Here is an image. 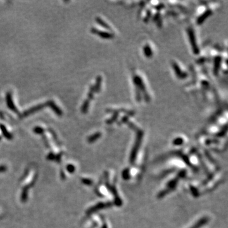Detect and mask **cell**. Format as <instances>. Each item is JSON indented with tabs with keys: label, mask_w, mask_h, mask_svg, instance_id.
I'll return each mask as SVG.
<instances>
[{
	"label": "cell",
	"mask_w": 228,
	"mask_h": 228,
	"mask_svg": "<svg viewBox=\"0 0 228 228\" xmlns=\"http://www.w3.org/2000/svg\"><path fill=\"white\" fill-rule=\"evenodd\" d=\"M135 131H136V137L135 142H134V144L133 145V149H132V150H131L130 157H129V162H130L131 164H134V163L135 162L137 155H138L139 149L140 148L141 142H142V139H143V131H141V129L137 128L135 130Z\"/></svg>",
	"instance_id": "6da1fadb"
},
{
	"label": "cell",
	"mask_w": 228,
	"mask_h": 228,
	"mask_svg": "<svg viewBox=\"0 0 228 228\" xmlns=\"http://www.w3.org/2000/svg\"><path fill=\"white\" fill-rule=\"evenodd\" d=\"M186 174V172L185 170L181 171L179 173L178 175H177L174 179H172L171 181H169V182H168L167 186V188L165 190H163V191H162L160 193H159V194L158 195V197L159 198H162V197H164V196L167 195V194H168L170 192H171L172 191L174 190L176 188V187L177 183H178L179 180L181 178H182V177H184Z\"/></svg>",
	"instance_id": "7a4b0ae2"
},
{
	"label": "cell",
	"mask_w": 228,
	"mask_h": 228,
	"mask_svg": "<svg viewBox=\"0 0 228 228\" xmlns=\"http://www.w3.org/2000/svg\"><path fill=\"white\" fill-rule=\"evenodd\" d=\"M133 81H134V83L136 86V88L138 89L139 90L142 91V92L143 93V94H144V97L145 100L147 101V102H148L150 100V97L147 93V89H146L145 85L143 83L142 79H141L139 76L136 75L133 77Z\"/></svg>",
	"instance_id": "3957f363"
},
{
	"label": "cell",
	"mask_w": 228,
	"mask_h": 228,
	"mask_svg": "<svg viewBox=\"0 0 228 228\" xmlns=\"http://www.w3.org/2000/svg\"><path fill=\"white\" fill-rule=\"evenodd\" d=\"M188 35H189V38H190V41L191 45V47H192L193 53L195 54H198L200 53V50L199 48L197 46V42H196V39H195V36L193 29H188Z\"/></svg>",
	"instance_id": "277c9868"
},
{
	"label": "cell",
	"mask_w": 228,
	"mask_h": 228,
	"mask_svg": "<svg viewBox=\"0 0 228 228\" xmlns=\"http://www.w3.org/2000/svg\"><path fill=\"white\" fill-rule=\"evenodd\" d=\"M107 187H108V190H110V192H112V193L113 195L114 202H115V205H117V206H121V205H122V202L121 199L120 198L119 196H118V195L117 193V191L115 188V187L111 186L108 184H107Z\"/></svg>",
	"instance_id": "5b68a950"
},
{
	"label": "cell",
	"mask_w": 228,
	"mask_h": 228,
	"mask_svg": "<svg viewBox=\"0 0 228 228\" xmlns=\"http://www.w3.org/2000/svg\"><path fill=\"white\" fill-rule=\"evenodd\" d=\"M111 206H112V203H110V202H107V203H99L97 205H96L95 206H94L93 207L91 208L90 209L88 210V213H93L96 211H99V210H102V209H104V208H108V207H110Z\"/></svg>",
	"instance_id": "8992f818"
},
{
	"label": "cell",
	"mask_w": 228,
	"mask_h": 228,
	"mask_svg": "<svg viewBox=\"0 0 228 228\" xmlns=\"http://www.w3.org/2000/svg\"><path fill=\"white\" fill-rule=\"evenodd\" d=\"M91 31L93 34H98L100 38L103 39H111L113 38V34L109 33V32L101 31L95 28H92L91 29Z\"/></svg>",
	"instance_id": "52a82bcc"
},
{
	"label": "cell",
	"mask_w": 228,
	"mask_h": 228,
	"mask_svg": "<svg viewBox=\"0 0 228 228\" xmlns=\"http://www.w3.org/2000/svg\"><path fill=\"white\" fill-rule=\"evenodd\" d=\"M46 105V103H44V104H39V105H38L36 106H34L33 107H32L29 109H28V110L25 111L24 113H23L22 115H21V117H27V115H30V114H32L33 113H35L36 112H38V110H41V109L43 108Z\"/></svg>",
	"instance_id": "ba28073f"
},
{
	"label": "cell",
	"mask_w": 228,
	"mask_h": 228,
	"mask_svg": "<svg viewBox=\"0 0 228 228\" xmlns=\"http://www.w3.org/2000/svg\"><path fill=\"white\" fill-rule=\"evenodd\" d=\"M172 66L174 69L176 74L177 77H178V78H179L180 79H183L186 78L188 75H187L186 72H182V70H181V68L179 67V65H177L175 62H172Z\"/></svg>",
	"instance_id": "9c48e42d"
},
{
	"label": "cell",
	"mask_w": 228,
	"mask_h": 228,
	"mask_svg": "<svg viewBox=\"0 0 228 228\" xmlns=\"http://www.w3.org/2000/svg\"><path fill=\"white\" fill-rule=\"evenodd\" d=\"M7 103L8 108H10V110H12L13 112L19 113V111H18L17 108H16L14 103H13L12 97V93L10 92L7 93Z\"/></svg>",
	"instance_id": "30bf717a"
},
{
	"label": "cell",
	"mask_w": 228,
	"mask_h": 228,
	"mask_svg": "<svg viewBox=\"0 0 228 228\" xmlns=\"http://www.w3.org/2000/svg\"><path fill=\"white\" fill-rule=\"evenodd\" d=\"M212 14V11L211 10V9H207V10H205L202 14L198 18L197 20V24L199 25L202 24V23Z\"/></svg>",
	"instance_id": "8fae6325"
},
{
	"label": "cell",
	"mask_w": 228,
	"mask_h": 228,
	"mask_svg": "<svg viewBox=\"0 0 228 228\" xmlns=\"http://www.w3.org/2000/svg\"><path fill=\"white\" fill-rule=\"evenodd\" d=\"M46 104V106H48L51 108L54 111V112L57 114L58 116H61L62 115V111L57 107V105L54 103L52 100H49V101H48Z\"/></svg>",
	"instance_id": "7c38bea8"
},
{
	"label": "cell",
	"mask_w": 228,
	"mask_h": 228,
	"mask_svg": "<svg viewBox=\"0 0 228 228\" xmlns=\"http://www.w3.org/2000/svg\"><path fill=\"white\" fill-rule=\"evenodd\" d=\"M209 221V218L207 217H203L198 220L195 224L190 228H200L205 226Z\"/></svg>",
	"instance_id": "4fadbf2b"
},
{
	"label": "cell",
	"mask_w": 228,
	"mask_h": 228,
	"mask_svg": "<svg viewBox=\"0 0 228 228\" xmlns=\"http://www.w3.org/2000/svg\"><path fill=\"white\" fill-rule=\"evenodd\" d=\"M221 62H222V58L221 57H217L215 58V66H214L213 72H214V74L216 75L217 74L219 70Z\"/></svg>",
	"instance_id": "5bb4252c"
},
{
	"label": "cell",
	"mask_w": 228,
	"mask_h": 228,
	"mask_svg": "<svg viewBox=\"0 0 228 228\" xmlns=\"http://www.w3.org/2000/svg\"><path fill=\"white\" fill-rule=\"evenodd\" d=\"M102 82V78L101 76H98L96 79V83L94 86V92L96 93H99L100 89H101V84Z\"/></svg>",
	"instance_id": "9a60e30c"
},
{
	"label": "cell",
	"mask_w": 228,
	"mask_h": 228,
	"mask_svg": "<svg viewBox=\"0 0 228 228\" xmlns=\"http://www.w3.org/2000/svg\"><path fill=\"white\" fill-rule=\"evenodd\" d=\"M143 52L146 57L150 58L153 55V52L148 44H146L143 48Z\"/></svg>",
	"instance_id": "2e32d148"
},
{
	"label": "cell",
	"mask_w": 228,
	"mask_h": 228,
	"mask_svg": "<svg viewBox=\"0 0 228 228\" xmlns=\"http://www.w3.org/2000/svg\"><path fill=\"white\" fill-rule=\"evenodd\" d=\"M96 21L98 22V24H99L100 25L102 26L103 27H104L105 29H107L110 30H112L110 25H109L108 24H107V23L105 22L103 19H102L101 18L97 17V18H96Z\"/></svg>",
	"instance_id": "e0dca14e"
},
{
	"label": "cell",
	"mask_w": 228,
	"mask_h": 228,
	"mask_svg": "<svg viewBox=\"0 0 228 228\" xmlns=\"http://www.w3.org/2000/svg\"><path fill=\"white\" fill-rule=\"evenodd\" d=\"M101 133H94V134L91 135V136H89L88 139V141L89 143H93L94 141H97L98 139H99L100 138V136H101Z\"/></svg>",
	"instance_id": "ac0fdd59"
},
{
	"label": "cell",
	"mask_w": 228,
	"mask_h": 228,
	"mask_svg": "<svg viewBox=\"0 0 228 228\" xmlns=\"http://www.w3.org/2000/svg\"><path fill=\"white\" fill-rule=\"evenodd\" d=\"M0 128H1V129L2 132H3V134H4V136L6 137L7 138H8L9 139L12 138V136L8 133V131L6 129V127H4L3 124H0Z\"/></svg>",
	"instance_id": "d6986e66"
},
{
	"label": "cell",
	"mask_w": 228,
	"mask_h": 228,
	"mask_svg": "<svg viewBox=\"0 0 228 228\" xmlns=\"http://www.w3.org/2000/svg\"><path fill=\"white\" fill-rule=\"evenodd\" d=\"M110 110H111L112 111H114V112H114V114H113V117H112L110 118V119H108V120L107 121V124H112V123H113V122H115V121L117 120V118H118V113L117 112H116L115 110H112V109H110Z\"/></svg>",
	"instance_id": "ffe728a7"
},
{
	"label": "cell",
	"mask_w": 228,
	"mask_h": 228,
	"mask_svg": "<svg viewBox=\"0 0 228 228\" xmlns=\"http://www.w3.org/2000/svg\"><path fill=\"white\" fill-rule=\"evenodd\" d=\"M89 101L88 99H86L85 101L83 103V107H82L81 108V111L83 113H86L88 112V108H89Z\"/></svg>",
	"instance_id": "44dd1931"
},
{
	"label": "cell",
	"mask_w": 228,
	"mask_h": 228,
	"mask_svg": "<svg viewBox=\"0 0 228 228\" xmlns=\"http://www.w3.org/2000/svg\"><path fill=\"white\" fill-rule=\"evenodd\" d=\"M94 86H91L89 88V92L88 94V100L90 101V100L93 99L94 98Z\"/></svg>",
	"instance_id": "7402d4cb"
},
{
	"label": "cell",
	"mask_w": 228,
	"mask_h": 228,
	"mask_svg": "<svg viewBox=\"0 0 228 228\" xmlns=\"http://www.w3.org/2000/svg\"><path fill=\"white\" fill-rule=\"evenodd\" d=\"M122 177L123 179L125 180H128L130 178V172L129 168H126V169L123 171Z\"/></svg>",
	"instance_id": "603a6c76"
},
{
	"label": "cell",
	"mask_w": 228,
	"mask_h": 228,
	"mask_svg": "<svg viewBox=\"0 0 228 228\" xmlns=\"http://www.w3.org/2000/svg\"><path fill=\"white\" fill-rule=\"evenodd\" d=\"M183 139L181 138H177L173 141V144L175 146H180L183 143Z\"/></svg>",
	"instance_id": "cb8c5ba5"
},
{
	"label": "cell",
	"mask_w": 228,
	"mask_h": 228,
	"mask_svg": "<svg viewBox=\"0 0 228 228\" xmlns=\"http://www.w3.org/2000/svg\"><path fill=\"white\" fill-rule=\"evenodd\" d=\"M190 190L191 191V193H192L193 195L194 196V197H197V196H198L199 193H198V191L197 190V189L195 188L194 186H191V188H190Z\"/></svg>",
	"instance_id": "d4e9b609"
},
{
	"label": "cell",
	"mask_w": 228,
	"mask_h": 228,
	"mask_svg": "<svg viewBox=\"0 0 228 228\" xmlns=\"http://www.w3.org/2000/svg\"><path fill=\"white\" fill-rule=\"evenodd\" d=\"M43 131H44L42 127H36L34 129V132L35 133H37V134H42L43 133Z\"/></svg>",
	"instance_id": "484cf974"
},
{
	"label": "cell",
	"mask_w": 228,
	"mask_h": 228,
	"mask_svg": "<svg viewBox=\"0 0 228 228\" xmlns=\"http://www.w3.org/2000/svg\"><path fill=\"white\" fill-rule=\"evenodd\" d=\"M150 15H151V12H150V11H148V13L147 15V18H146V19H145V21L147 20H147H148L149 17H150Z\"/></svg>",
	"instance_id": "4316f807"
},
{
	"label": "cell",
	"mask_w": 228,
	"mask_h": 228,
	"mask_svg": "<svg viewBox=\"0 0 228 228\" xmlns=\"http://www.w3.org/2000/svg\"><path fill=\"white\" fill-rule=\"evenodd\" d=\"M84 183L86 184H91V181H88V179H86L84 181Z\"/></svg>",
	"instance_id": "83f0119b"
},
{
	"label": "cell",
	"mask_w": 228,
	"mask_h": 228,
	"mask_svg": "<svg viewBox=\"0 0 228 228\" xmlns=\"http://www.w3.org/2000/svg\"><path fill=\"white\" fill-rule=\"evenodd\" d=\"M102 228H107V225L106 224H104Z\"/></svg>",
	"instance_id": "f1b7e54d"
}]
</instances>
